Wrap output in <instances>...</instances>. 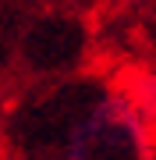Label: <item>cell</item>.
<instances>
[{
  "mask_svg": "<svg viewBox=\"0 0 156 160\" xmlns=\"http://www.w3.org/2000/svg\"><path fill=\"white\" fill-rule=\"evenodd\" d=\"M149 160H156V153H153V157H149Z\"/></svg>",
  "mask_w": 156,
  "mask_h": 160,
  "instance_id": "cell-2",
  "label": "cell"
},
{
  "mask_svg": "<svg viewBox=\"0 0 156 160\" xmlns=\"http://www.w3.org/2000/svg\"><path fill=\"white\" fill-rule=\"evenodd\" d=\"M18 160H149L139 110L114 92H60L18 121Z\"/></svg>",
  "mask_w": 156,
  "mask_h": 160,
  "instance_id": "cell-1",
  "label": "cell"
}]
</instances>
